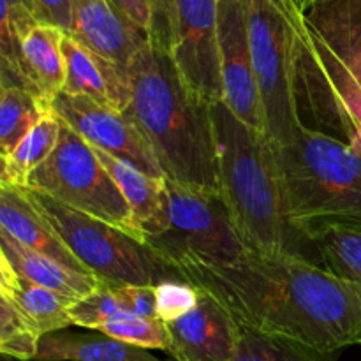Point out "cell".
Returning a JSON list of instances; mask_svg holds the SVG:
<instances>
[{"mask_svg":"<svg viewBox=\"0 0 361 361\" xmlns=\"http://www.w3.org/2000/svg\"><path fill=\"white\" fill-rule=\"evenodd\" d=\"M157 256L180 281L214 296L242 328L321 355L361 345V288L319 264L250 249L229 259Z\"/></svg>","mask_w":361,"mask_h":361,"instance_id":"6da1fadb","label":"cell"},{"mask_svg":"<svg viewBox=\"0 0 361 361\" xmlns=\"http://www.w3.org/2000/svg\"><path fill=\"white\" fill-rule=\"evenodd\" d=\"M134 120L154 150L166 178L222 197L212 104L194 94L171 55L150 41L127 71Z\"/></svg>","mask_w":361,"mask_h":361,"instance_id":"7a4b0ae2","label":"cell"},{"mask_svg":"<svg viewBox=\"0 0 361 361\" xmlns=\"http://www.w3.org/2000/svg\"><path fill=\"white\" fill-rule=\"evenodd\" d=\"M212 118L222 200L243 247L323 267L312 233L293 221L286 208L267 136L242 122L224 101L212 104Z\"/></svg>","mask_w":361,"mask_h":361,"instance_id":"3957f363","label":"cell"},{"mask_svg":"<svg viewBox=\"0 0 361 361\" xmlns=\"http://www.w3.org/2000/svg\"><path fill=\"white\" fill-rule=\"evenodd\" d=\"M300 118L361 152V0H317L296 37Z\"/></svg>","mask_w":361,"mask_h":361,"instance_id":"277c9868","label":"cell"},{"mask_svg":"<svg viewBox=\"0 0 361 361\" xmlns=\"http://www.w3.org/2000/svg\"><path fill=\"white\" fill-rule=\"evenodd\" d=\"M271 152L293 221L309 231L324 221H361L360 150L302 123Z\"/></svg>","mask_w":361,"mask_h":361,"instance_id":"5b68a950","label":"cell"},{"mask_svg":"<svg viewBox=\"0 0 361 361\" xmlns=\"http://www.w3.org/2000/svg\"><path fill=\"white\" fill-rule=\"evenodd\" d=\"M23 190L85 270L99 281L116 286H157L178 279L147 243L48 194Z\"/></svg>","mask_w":361,"mask_h":361,"instance_id":"8992f818","label":"cell"},{"mask_svg":"<svg viewBox=\"0 0 361 361\" xmlns=\"http://www.w3.org/2000/svg\"><path fill=\"white\" fill-rule=\"evenodd\" d=\"M247 7L264 136L271 145H286L303 123L296 101V37L303 11L296 0H247Z\"/></svg>","mask_w":361,"mask_h":361,"instance_id":"52a82bcc","label":"cell"},{"mask_svg":"<svg viewBox=\"0 0 361 361\" xmlns=\"http://www.w3.org/2000/svg\"><path fill=\"white\" fill-rule=\"evenodd\" d=\"M25 189L39 190L83 214L115 226L130 238L145 243L129 203L94 147L62 122L60 141L51 157L39 166Z\"/></svg>","mask_w":361,"mask_h":361,"instance_id":"ba28073f","label":"cell"},{"mask_svg":"<svg viewBox=\"0 0 361 361\" xmlns=\"http://www.w3.org/2000/svg\"><path fill=\"white\" fill-rule=\"evenodd\" d=\"M145 243L157 254L190 252L212 259H229L245 249L222 197L168 178L161 224Z\"/></svg>","mask_w":361,"mask_h":361,"instance_id":"9c48e42d","label":"cell"},{"mask_svg":"<svg viewBox=\"0 0 361 361\" xmlns=\"http://www.w3.org/2000/svg\"><path fill=\"white\" fill-rule=\"evenodd\" d=\"M217 28V0H173L169 55L187 87L210 104L224 99Z\"/></svg>","mask_w":361,"mask_h":361,"instance_id":"30bf717a","label":"cell"},{"mask_svg":"<svg viewBox=\"0 0 361 361\" xmlns=\"http://www.w3.org/2000/svg\"><path fill=\"white\" fill-rule=\"evenodd\" d=\"M51 109L88 145L130 162L154 178H166L154 150L126 111L63 92L51 102Z\"/></svg>","mask_w":361,"mask_h":361,"instance_id":"8fae6325","label":"cell"},{"mask_svg":"<svg viewBox=\"0 0 361 361\" xmlns=\"http://www.w3.org/2000/svg\"><path fill=\"white\" fill-rule=\"evenodd\" d=\"M217 18L222 101L242 122L264 134L263 108L249 39L247 0H217Z\"/></svg>","mask_w":361,"mask_h":361,"instance_id":"7c38bea8","label":"cell"},{"mask_svg":"<svg viewBox=\"0 0 361 361\" xmlns=\"http://www.w3.org/2000/svg\"><path fill=\"white\" fill-rule=\"evenodd\" d=\"M196 307L166 323L168 355L175 361H233L242 341L238 321L208 293L201 291Z\"/></svg>","mask_w":361,"mask_h":361,"instance_id":"4fadbf2b","label":"cell"},{"mask_svg":"<svg viewBox=\"0 0 361 361\" xmlns=\"http://www.w3.org/2000/svg\"><path fill=\"white\" fill-rule=\"evenodd\" d=\"M73 25L69 35L104 56L127 74L136 53L148 42L113 0H71Z\"/></svg>","mask_w":361,"mask_h":361,"instance_id":"5bb4252c","label":"cell"},{"mask_svg":"<svg viewBox=\"0 0 361 361\" xmlns=\"http://www.w3.org/2000/svg\"><path fill=\"white\" fill-rule=\"evenodd\" d=\"M66 60L63 94L81 95L108 108L127 111L130 104L129 76L66 32L62 41Z\"/></svg>","mask_w":361,"mask_h":361,"instance_id":"9a60e30c","label":"cell"},{"mask_svg":"<svg viewBox=\"0 0 361 361\" xmlns=\"http://www.w3.org/2000/svg\"><path fill=\"white\" fill-rule=\"evenodd\" d=\"M0 231L71 270L88 274L49 222L28 201L25 190L9 183H0Z\"/></svg>","mask_w":361,"mask_h":361,"instance_id":"2e32d148","label":"cell"},{"mask_svg":"<svg viewBox=\"0 0 361 361\" xmlns=\"http://www.w3.org/2000/svg\"><path fill=\"white\" fill-rule=\"evenodd\" d=\"M0 263L34 284L76 300L92 295L102 284L95 275L71 270L59 261L21 245L4 231H0Z\"/></svg>","mask_w":361,"mask_h":361,"instance_id":"e0dca14e","label":"cell"},{"mask_svg":"<svg viewBox=\"0 0 361 361\" xmlns=\"http://www.w3.org/2000/svg\"><path fill=\"white\" fill-rule=\"evenodd\" d=\"M34 361H166L148 349L116 341L101 331L76 334L59 330L44 335L39 342Z\"/></svg>","mask_w":361,"mask_h":361,"instance_id":"ac0fdd59","label":"cell"},{"mask_svg":"<svg viewBox=\"0 0 361 361\" xmlns=\"http://www.w3.org/2000/svg\"><path fill=\"white\" fill-rule=\"evenodd\" d=\"M0 295L7 296L23 312L41 337L73 326L71 309L76 298L34 284L4 263H0Z\"/></svg>","mask_w":361,"mask_h":361,"instance_id":"d6986e66","label":"cell"},{"mask_svg":"<svg viewBox=\"0 0 361 361\" xmlns=\"http://www.w3.org/2000/svg\"><path fill=\"white\" fill-rule=\"evenodd\" d=\"M66 32L49 23H39L21 42L25 73L32 90L48 106L63 92L66 60L62 41Z\"/></svg>","mask_w":361,"mask_h":361,"instance_id":"ffe728a7","label":"cell"},{"mask_svg":"<svg viewBox=\"0 0 361 361\" xmlns=\"http://www.w3.org/2000/svg\"><path fill=\"white\" fill-rule=\"evenodd\" d=\"M94 150L118 185L122 196L129 203L134 221L147 240V236L155 233V229L161 224L162 210H164L166 178H154L130 162L122 161V159L95 147Z\"/></svg>","mask_w":361,"mask_h":361,"instance_id":"44dd1931","label":"cell"},{"mask_svg":"<svg viewBox=\"0 0 361 361\" xmlns=\"http://www.w3.org/2000/svg\"><path fill=\"white\" fill-rule=\"evenodd\" d=\"M42 23L32 0H2L0 6V83L32 90L21 55L28 32Z\"/></svg>","mask_w":361,"mask_h":361,"instance_id":"7402d4cb","label":"cell"},{"mask_svg":"<svg viewBox=\"0 0 361 361\" xmlns=\"http://www.w3.org/2000/svg\"><path fill=\"white\" fill-rule=\"evenodd\" d=\"M323 267L361 288V221H324L310 228Z\"/></svg>","mask_w":361,"mask_h":361,"instance_id":"603a6c76","label":"cell"},{"mask_svg":"<svg viewBox=\"0 0 361 361\" xmlns=\"http://www.w3.org/2000/svg\"><path fill=\"white\" fill-rule=\"evenodd\" d=\"M60 129H62V120L55 115L53 109H49L25 136V140L14 148L13 154L2 159L0 183H9L25 189L28 176L39 166L44 164L55 152L60 141Z\"/></svg>","mask_w":361,"mask_h":361,"instance_id":"cb8c5ba5","label":"cell"},{"mask_svg":"<svg viewBox=\"0 0 361 361\" xmlns=\"http://www.w3.org/2000/svg\"><path fill=\"white\" fill-rule=\"evenodd\" d=\"M51 109L34 92L0 83V159H6L25 140L35 123Z\"/></svg>","mask_w":361,"mask_h":361,"instance_id":"d4e9b609","label":"cell"},{"mask_svg":"<svg viewBox=\"0 0 361 361\" xmlns=\"http://www.w3.org/2000/svg\"><path fill=\"white\" fill-rule=\"evenodd\" d=\"M337 355H321L309 348L242 328V341L233 361H335Z\"/></svg>","mask_w":361,"mask_h":361,"instance_id":"484cf974","label":"cell"},{"mask_svg":"<svg viewBox=\"0 0 361 361\" xmlns=\"http://www.w3.org/2000/svg\"><path fill=\"white\" fill-rule=\"evenodd\" d=\"M41 334L7 296L0 295V353L6 358L34 361Z\"/></svg>","mask_w":361,"mask_h":361,"instance_id":"4316f807","label":"cell"},{"mask_svg":"<svg viewBox=\"0 0 361 361\" xmlns=\"http://www.w3.org/2000/svg\"><path fill=\"white\" fill-rule=\"evenodd\" d=\"M101 334L116 341L127 342L130 345H137L143 349H161L168 351L169 348V331L168 326L159 317H145L136 314H120L106 321L99 326Z\"/></svg>","mask_w":361,"mask_h":361,"instance_id":"83f0119b","label":"cell"},{"mask_svg":"<svg viewBox=\"0 0 361 361\" xmlns=\"http://www.w3.org/2000/svg\"><path fill=\"white\" fill-rule=\"evenodd\" d=\"M120 314H129L123 305L120 286L102 282L92 295L76 300L71 309L73 324L87 330H99V326Z\"/></svg>","mask_w":361,"mask_h":361,"instance_id":"f1b7e54d","label":"cell"},{"mask_svg":"<svg viewBox=\"0 0 361 361\" xmlns=\"http://www.w3.org/2000/svg\"><path fill=\"white\" fill-rule=\"evenodd\" d=\"M197 298V289L187 282L178 279L161 282L157 284V317L164 323L178 319L196 307Z\"/></svg>","mask_w":361,"mask_h":361,"instance_id":"f546056e","label":"cell"},{"mask_svg":"<svg viewBox=\"0 0 361 361\" xmlns=\"http://www.w3.org/2000/svg\"><path fill=\"white\" fill-rule=\"evenodd\" d=\"M120 293L129 314L157 317V286H120Z\"/></svg>","mask_w":361,"mask_h":361,"instance_id":"4dcf8cb0","label":"cell"},{"mask_svg":"<svg viewBox=\"0 0 361 361\" xmlns=\"http://www.w3.org/2000/svg\"><path fill=\"white\" fill-rule=\"evenodd\" d=\"M148 2L154 11V34H152L150 42L169 53L173 0H148Z\"/></svg>","mask_w":361,"mask_h":361,"instance_id":"1f68e13d","label":"cell"},{"mask_svg":"<svg viewBox=\"0 0 361 361\" xmlns=\"http://www.w3.org/2000/svg\"><path fill=\"white\" fill-rule=\"evenodd\" d=\"M37 9L42 23H49L59 27L60 30L71 32L73 25V7L71 0H32Z\"/></svg>","mask_w":361,"mask_h":361,"instance_id":"d6a6232c","label":"cell"},{"mask_svg":"<svg viewBox=\"0 0 361 361\" xmlns=\"http://www.w3.org/2000/svg\"><path fill=\"white\" fill-rule=\"evenodd\" d=\"M113 4L150 41L154 34V11H152L150 2L148 0H113Z\"/></svg>","mask_w":361,"mask_h":361,"instance_id":"836d02e7","label":"cell"},{"mask_svg":"<svg viewBox=\"0 0 361 361\" xmlns=\"http://www.w3.org/2000/svg\"><path fill=\"white\" fill-rule=\"evenodd\" d=\"M316 2L317 0H296V4H298V7L303 11V13H307V11H309Z\"/></svg>","mask_w":361,"mask_h":361,"instance_id":"e575fe53","label":"cell"},{"mask_svg":"<svg viewBox=\"0 0 361 361\" xmlns=\"http://www.w3.org/2000/svg\"><path fill=\"white\" fill-rule=\"evenodd\" d=\"M4 361H7V358H6V356H4Z\"/></svg>","mask_w":361,"mask_h":361,"instance_id":"d590c367","label":"cell"}]
</instances>
